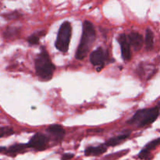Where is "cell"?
I'll list each match as a JSON object with an SVG mask.
<instances>
[{
  "label": "cell",
  "mask_w": 160,
  "mask_h": 160,
  "mask_svg": "<svg viewBox=\"0 0 160 160\" xmlns=\"http://www.w3.org/2000/svg\"><path fill=\"white\" fill-rule=\"evenodd\" d=\"M48 143V138L47 136L42 133H37L26 145L27 149H35V151H44L47 148Z\"/></svg>",
  "instance_id": "5"
},
{
  "label": "cell",
  "mask_w": 160,
  "mask_h": 160,
  "mask_svg": "<svg viewBox=\"0 0 160 160\" xmlns=\"http://www.w3.org/2000/svg\"><path fill=\"white\" fill-rule=\"evenodd\" d=\"M14 129L10 127H2L0 128V138L6 136H10V135L14 134Z\"/></svg>",
  "instance_id": "15"
},
{
  "label": "cell",
  "mask_w": 160,
  "mask_h": 160,
  "mask_svg": "<svg viewBox=\"0 0 160 160\" xmlns=\"http://www.w3.org/2000/svg\"><path fill=\"white\" fill-rule=\"evenodd\" d=\"M71 35L72 27L70 23L68 21L63 23L59 29L57 38H56V43H55L56 48L60 52H63V53H66L67 52L69 49Z\"/></svg>",
  "instance_id": "4"
},
{
  "label": "cell",
  "mask_w": 160,
  "mask_h": 160,
  "mask_svg": "<svg viewBox=\"0 0 160 160\" xmlns=\"http://www.w3.org/2000/svg\"><path fill=\"white\" fill-rule=\"evenodd\" d=\"M40 36L39 34H34L31 36H30L27 39V42L31 45H38L40 40Z\"/></svg>",
  "instance_id": "16"
},
{
  "label": "cell",
  "mask_w": 160,
  "mask_h": 160,
  "mask_svg": "<svg viewBox=\"0 0 160 160\" xmlns=\"http://www.w3.org/2000/svg\"><path fill=\"white\" fill-rule=\"evenodd\" d=\"M106 150H107V147L106 146L105 144L98 145V146L96 147L89 146L85 149V154L87 156H90V155L97 156V155H102L104 152H106Z\"/></svg>",
  "instance_id": "12"
},
{
  "label": "cell",
  "mask_w": 160,
  "mask_h": 160,
  "mask_svg": "<svg viewBox=\"0 0 160 160\" xmlns=\"http://www.w3.org/2000/svg\"><path fill=\"white\" fill-rule=\"evenodd\" d=\"M145 48L148 51L152 50L154 46V34H153L152 31L149 28H148L145 32Z\"/></svg>",
  "instance_id": "14"
},
{
  "label": "cell",
  "mask_w": 160,
  "mask_h": 160,
  "mask_svg": "<svg viewBox=\"0 0 160 160\" xmlns=\"http://www.w3.org/2000/svg\"><path fill=\"white\" fill-rule=\"evenodd\" d=\"M158 145H160V137L155 139V140H153L152 141H151L148 145H145V148H143L142 150L138 154V158H141V159H146V158H148L151 151H152L153 149H155Z\"/></svg>",
  "instance_id": "11"
},
{
  "label": "cell",
  "mask_w": 160,
  "mask_h": 160,
  "mask_svg": "<svg viewBox=\"0 0 160 160\" xmlns=\"http://www.w3.org/2000/svg\"><path fill=\"white\" fill-rule=\"evenodd\" d=\"M118 42L120 43V49H121V55L123 60L125 61H129L131 59V45H130L128 37L123 33L120 34L117 38Z\"/></svg>",
  "instance_id": "6"
},
{
  "label": "cell",
  "mask_w": 160,
  "mask_h": 160,
  "mask_svg": "<svg viewBox=\"0 0 160 160\" xmlns=\"http://www.w3.org/2000/svg\"><path fill=\"white\" fill-rule=\"evenodd\" d=\"M27 145L26 144H15L9 148L6 147H0V153H3V154L9 155L10 156H16L19 153L24 152L27 149Z\"/></svg>",
  "instance_id": "8"
},
{
  "label": "cell",
  "mask_w": 160,
  "mask_h": 160,
  "mask_svg": "<svg viewBox=\"0 0 160 160\" xmlns=\"http://www.w3.org/2000/svg\"><path fill=\"white\" fill-rule=\"evenodd\" d=\"M158 115L159 108L158 106L152 108L143 109L135 112L134 115L128 120V124L136 125L137 128H143L155 121Z\"/></svg>",
  "instance_id": "3"
},
{
  "label": "cell",
  "mask_w": 160,
  "mask_h": 160,
  "mask_svg": "<svg viewBox=\"0 0 160 160\" xmlns=\"http://www.w3.org/2000/svg\"><path fill=\"white\" fill-rule=\"evenodd\" d=\"M46 132L50 135L54 141L60 142L63 139L65 136V130L58 124H53L49 126L46 129Z\"/></svg>",
  "instance_id": "9"
},
{
  "label": "cell",
  "mask_w": 160,
  "mask_h": 160,
  "mask_svg": "<svg viewBox=\"0 0 160 160\" xmlns=\"http://www.w3.org/2000/svg\"><path fill=\"white\" fill-rule=\"evenodd\" d=\"M130 134H131V133L128 132V133H124L120 135H118V136H116V137H111V138L109 139L108 141L105 143V145H106V147L116 146V145H120V143H122L123 141H125L126 139H128L129 137Z\"/></svg>",
  "instance_id": "13"
},
{
  "label": "cell",
  "mask_w": 160,
  "mask_h": 160,
  "mask_svg": "<svg viewBox=\"0 0 160 160\" xmlns=\"http://www.w3.org/2000/svg\"><path fill=\"white\" fill-rule=\"evenodd\" d=\"M106 58V52L102 48H98L90 55V61L91 64L98 68H102L104 66Z\"/></svg>",
  "instance_id": "7"
},
{
  "label": "cell",
  "mask_w": 160,
  "mask_h": 160,
  "mask_svg": "<svg viewBox=\"0 0 160 160\" xmlns=\"http://www.w3.org/2000/svg\"><path fill=\"white\" fill-rule=\"evenodd\" d=\"M73 154H69V153H68V154H65L63 155L62 160H69L70 159V158H73Z\"/></svg>",
  "instance_id": "17"
},
{
  "label": "cell",
  "mask_w": 160,
  "mask_h": 160,
  "mask_svg": "<svg viewBox=\"0 0 160 160\" xmlns=\"http://www.w3.org/2000/svg\"><path fill=\"white\" fill-rule=\"evenodd\" d=\"M128 40H129L130 45L133 47L135 51H139L142 48L144 39L143 36L139 34L138 32L132 31L128 35Z\"/></svg>",
  "instance_id": "10"
},
{
  "label": "cell",
  "mask_w": 160,
  "mask_h": 160,
  "mask_svg": "<svg viewBox=\"0 0 160 160\" xmlns=\"http://www.w3.org/2000/svg\"><path fill=\"white\" fill-rule=\"evenodd\" d=\"M96 38V32L91 22L85 20L83 23L82 35L80 41L79 45L76 52V59L84 60L91 50L93 43Z\"/></svg>",
  "instance_id": "1"
},
{
  "label": "cell",
  "mask_w": 160,
  "mask_h": 160,
  "mask_svg": "<svg viewBox=\"0 0 160 160\" xmlns=\"http://www.w3.org/2000/svg\"><path fill=\"white\" fill-rule=\"evenodd\" d=\"M56 66L52 63L50 56L45 48H42L40 53L35 59V70L38 77L42 81L52 79Z\"/></svg>",
  "instance_id": "2"
}]
</instances>
